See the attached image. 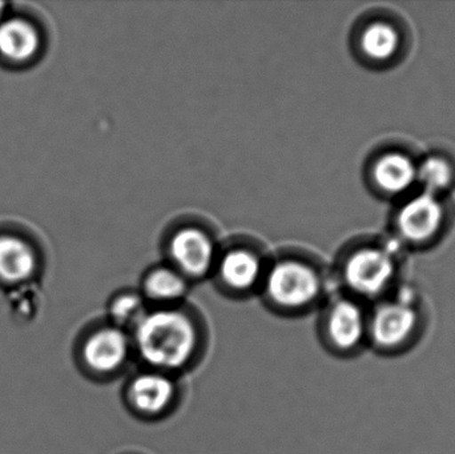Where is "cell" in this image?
<instances>
[{
    "label": "cell",
    "mask_w": 455,
    "mask_h": 454,
    "mask_svg": "<svg viewBox=\"0 0 455 454\" xmlns=\"http://www.w3.org/2000/svg\"><path fill=\"white\" fill-rule=\"evenodd\" d=\"M328 274L323 260L304 247L272 251L259 293L280 312L307 311L325 295Z\"/></svg>",
    "instance_id": "cell-1"
},
{
    "label": "cell",
    "mask_w": 455,
    "mask_h": 454,
    "mask_svg": "<svg viewBox=\"0 0 455 454\" xmlns=\"http://www.w3.org/2000/svg\"><path fill=\"white\" fill-rule=\"evenodd\" d=\"M132 331L139 356L160 372L180 370L196 349V325L181 306L149 308Z\"/></svg>",
    "instance_id": "cell-2"
},
{
    "label": "cell",
    "mask_w": 455,
    "mask_h": 454,
    "mask_svg": "<svg viewBox=\"0 0 455 454\" xmlns=\"http://www.w3.org/2000/svg\"><path fill=\"white\" fill-rule=\"evenodd\" d=\"M221 243L223 237L210 219L186 213L164 227L159 247L163 261L194 284L210 279Z\"/></svg>",
    "instance_id": "cell-3"
},
{
    "label": "cell",
    "mask_w": 455,
    "mask_h": 454,
    "mask_svg": "<svg viewBox=\"0 0 455 454\" xmlns=\"http://www.w3.org/2000/svg\"><path fill=\"white\" fill-rule=\"evenodd\" d=\"M272 251L259 237L237 234L223 239L211 280L229 296L257 293L261 287Z\"/></svg>",
    "instance_id": "cell-4"
},
{
    "label": "cell",
    "mask_w": 455,
    "mask_h": 454,
    "mask_svg": "<svg viewBox=\"0 0 455 454\" xmlns=\"http://www.w3.org/2000/svg\"><path fill=\"white\" fill-rule=\"evenodd\" d=\"M395 264L385 251L374 247H353L345 251L337 264L342 284L355 295L373 298L392 280Z\"/></svg>",
    "instance_id": "cell-5"
},
{
    "label": "cell",
    "mask_w": 455,
    "mask_h": 454,
    "mask_svg": "<svg viewBox=\"0 0 455 454\" xmlns=\"http://www.w3.org/2000/svg\"><path fill=\"white\" fill-rule=\"evenodd\" d=\"M419 314L408 299L387 303L377 309L369 322L368 333L382 351H395L416 333Z\"/></svg>",
    "instance_id": "cell-6"
},
{
    "label": "cell",
    "mask_w": 455,
    "mask_h": 454,
    "mask_svg": "<svg viewBox=\"0 0 455 454\" xmlns=\"http://www.w3.org/2000/svg\"><path fill=\"white\" fill-rule=\"evenodd\" d=\"M325 322L329 340L342 352L357 349L368 333V320L352 299L334 300L326 311Z\"/></svg>",
    "instance_id": "cell-7"
},
{
    "label": "cell",
    "mask_w": 455,
    "mask_h": 454,
    "mask_svg": "<svg viewBox=\"0 0 455 454\" xmlns=\"http://www.w3.org/2000/svg\"><path fill=\"white\" fill-rule=\"evenodd\" d=\"M192 283L165 261L152 264L140 277V291L148 306H181L191 291Z\"/></svg>",
    "instance_id": "cell-8"
},
{
    "label": "cell",
    "mask_w": 455,
    "mask_h": 454,
    "mask_svg": "<svg viewBox=\"0 0 455 454\" xmlns=\"http://www.w3.org/2000/svg\"><path fill=\"white\" fill-rule=\"evenodd\" d=\"M85 362L98 373H112L123 367L130 354V339L122 328L109 325L90 336L84 346Z\"/></svg>",
    "instance_id": "cell-9"
},
{
    "label": "cell",
    "mask_w": 455,
    "mask_h": 454,
    "mask_svg": "<svg viewBox=\"0 0 455 454\" xmlns=\"http://www.w3.org/2000/svg\"><path fill=\"white\" fill-rule=\"evenodd\" d=\"M175 392V384L168 375L152 370L140 373L131 381L128 400L141 415L157 416L170 407Z\"/></svg>",
    "instance_id": "cell-10"
},
{
    "label": "cell",
    "mask_w": 455,
    "mask_h": 454,
    "mask_svg": "<svg viewBox=\"0 0 455 454\" xmlns=\"http://www.w3.org/2000/svg\"><path fill=\"white\" fill-rule=\"evenodd\" d=\"M443 208L435 195L414 197L398 215V228L411 242H425L440 229Z\"/></svg>",
    "instance_id": "cell-11"
},
{
    "label": "cell",
    "mask_w": 455,
    "mask_h": 454,
    "mask_svg": "<svg viewBox=\"0 0 455 454\" xmlns=\"http://www.w3.org/2000/svg\"><path fill=\"white\" fill-rule=\"evenodd\" d=\"M377 187L390 194L408 189L417 179V168L409 157L401 154H387L379 157L373 167Z\"/></svg>",
    "instance_id": "cell-12"
},
{
    "label": "cell",
    "mask_w": 455,
    "mask_h": 454,
    "mask_svg": "<svg viewBox=\"0 0 455 454\" xmlns=\"http://www.w3.org/2000/svg\"><path fill=\"white\" fill-rule=\"evenodd\" d=\"M35 258L31 248L18 237H0V277L19 283L34 272Z\"/></svg>",
    "instance_id": "cell-13"
},
{
    "label": "cell",
    "mask_w": 455,
    "mask_h": 454,
    "mask_svg": "<svg viewBox=\"0 0 455 454\" xmlns=\"http://www.w3.org/2000/svg\"><path fill=\"white\" fill-rule=\"evenodd\" d=\"M397 31L384 21H373L361 28L357 36L358 51L369 60L381 61L392 58L398 50Z\"/></svg>",
    "instance_id": "cell-14"
},
{
    "label": "cell",
    "mask_w": 455,
    "mask_h": 454,
    "mask_svg": "<svg viewBox=\"0 0 455 454\" xmlns=\"http://www.w3.org/2000/svg\"><path fill=\"white\" fill-rule=\"evenodd\" d=\"M39 47V36L31 24L12 19L0 26V52L12 60H27Z\"/></svg>",
    "instance_id": "cell-15"
},
{
    "label": "cell",
    "mask_w": 455,
    "mask_h": 454,
    "mask_svg": "<svg viewBox=\"0 0 455 454\" xmlns=\"http://www.w3.org/2000/svg\"><path fill=\"white\" fill-rule=\"evenodd\" d=\"M149 306L139 290H124L109 300L108 314L112 325L128 331L139 324Z\"/></svg>",
    "instance_id": "cell-16"
},
{
    "label": "cell",
    "mask_w": 455,
    "mask_h": 454,
    "mask_svg": "<svg viewBox=\"0 0 455 454\" xmlns=\"http://www.w3.org/2000/svg\"><path fill=\"white\" fill-rule=\"evenodd\" d=\"M417 178L424 184L427 194L435 195L451 184V168L445 160L430 157L417 170Z\"/></svg>",
    "instance_id": "cell-17"
},
{
    "label": "cell",
    "mask_w": 455,
    "mask_h": 454,
    "mask_svg": "<svg viewBox=\"0 0 455 454\" xmlns=\"http://www.w3.org/2000/svg\"><path fill=\"white\" fill-rule=\"evenodd\" d=\"M3 7H4V4H3V3H0V13H2Z\"/></svg>",
    "instance_id": "cell-18"
}]
</instances>
